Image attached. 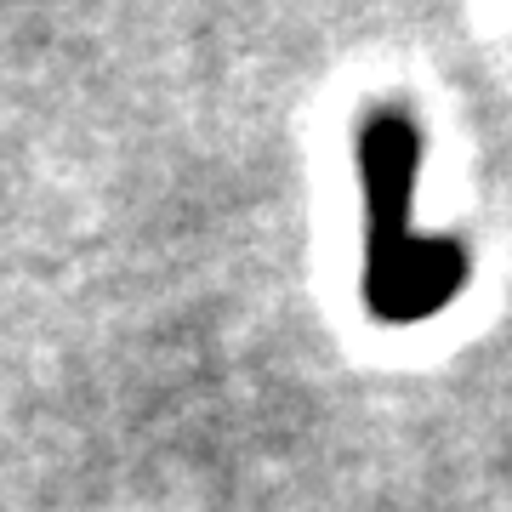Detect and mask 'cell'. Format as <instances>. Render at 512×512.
<instances>
[{
	"instance_id": "cell-1",
	"label": "cell",
	"mask_w": 512,
	"mask_h": 512,
	"mask_svg": "<svg viewBox=\"0 0 512 512\" xmlns=\"http://www.w3.org/2000/svg\"><path fill=\"white\" fill-rule=\"evenodd\" d=\"M365 171V302L387 325L439 313L467 285V251L456 239L410 234V194L421 171V131L404 109H376L359 131Z\"/></svg>"
}]
</instances>
